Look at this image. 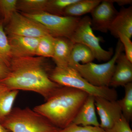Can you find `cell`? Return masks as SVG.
Masks as SVG:
<instances>
[{"label": "cell", "instance_id": "6da1fadb", "mask_svg": "<svg viewBox=\"0 0 132 132\" xmlns=\"http://www.w3.org/2000/svg\"><path fill=\"white\" fill-rule=\"evenodd\" d=\"M45 58L33 56L13 58L6 78L0 81L17 90L35 92L47 100L61 86L50 79Z\"/></svg>", "mask_w": 132, "mask_h": 132}, {"label": "cell", "instance_id": "7a4b0ae2", "mask_svg": "<svg viewBox=\"0 0 132 132\" xmlns=\"http://www.w3.org/2000/svg\"><path fill=\"white\" fill-rule=\"evenodd\" d=\"M89 95L72 88L61 86L34 110L60 129L72 123Z\"/></svg>", "mask_w": 132, "mask_h": 132}, {"label": "cell", "instance_id": "3957f363", "mask_svg": "<svg viewBox=\"0 0 132 132\" xmlns=\"http://www.w3.org/2000/svg\"><path fill=\"white\" fill-rule=\"evenodd\" d=\"M50 79L61 86L72 88L94 97H101L111 101L117 100L116 90L110 87H98L85 79L78 71L70 66L55 67L49 73Z\"/></svg>", "mask_w": 132, "mask_h": 132}, {"label": "cell", "instance_id": "277c9868", "mask_svg": "<svg viewBox=\"0 0 132 132\" xmlns=\"http://www.w3.org/2000/svg\"><path fill=\"white\" fill-rule=\"evenodd\" d=\"M0 123L10 132H57L60 129L28 107L13 108Z\"/></svg>", "mask_w": 132, "mask_h": 132}, {"label": "cell", "instance_id": "5b68a950", "mask_svg": "<svg viewBox=\"0 0 132 132\" xmlns=\"http://www.w3.org/2000/svg\"><path fill=\"white\" fill-rule=\"evenodd\" d=\"M124 51L123 44L119 40L113 56L106 63L97 64L92 62L86 64H76L70 67L75 69L81 76L93 86L109 87L116 61Z\"/></svg>", "mask_w": 132, "mask_h": 132}, {"label": "cell", "instance_id": "8992f818", "mask_svg": "<svg viewBox=\"0 0 132 132\" xmlns=\"http://www.w3.org/2000/svg\"><path fill=\"white\" fill-rule=\"evenodd\" d=\"M22 14L44 26L55 38L64 37L71 39L81 19L80 17L60 16L46 12Z\"/></svg>", "mask_w": 132, "mask_h": 132}, {"label": "cell", "instance_id": "52a82bcc", "mask_svg": "<svg viewBox=\"0 0 132 132\" xmlns=\"http://www.w3.org/2000/svg\"><path fill=\"white\" fill-rule=\"evenodd\" d=\"M71 39L74 43L86 45L92 50L95 59L99 61H108L114 54L112 48L105 50L101 47L100 42L102 39L95 35L91 25V17L86 16L81 18Z\"/></svg>", "mask_w": 132, "mask_h": 132}, {"label": "cell", "instance_id": "ba28073f", "mask_svg": "<svg viewBox=\"0 0 132 132\" xmlns=\"http://www.w3.org/2000/svg\"><path fill=\"white\" fill-rule=\"evenodd\" d=\"M4 29L7 36L40 38L50 34L42 25L17 11L14 13L9 22L4 26Z\"/></svg>", "mask_w": 132, "mask_h": 132}, {"label": "cell", "instance_id": "9c48e42d", "mask_svg": "<svg viewBox=\"0 0 132 132\" xmlns=\"http://www.w3.org/2000/svg\"><path fill=\"white\" fill-rule=\"evenodd\" d=\"M113 0H104L91 12L93 30L106 33L118 14Z\"/></svg>", "mask_w": 132, "mask_h": 132}, {"label": "cell", "instance_id": "30bf717a", "mask_svg": "<svg viewBox=\"0 0 132 132\" xmlns=\"http://www.w3.org/2000/svg\"><path fill=\"white\" fill-rule=\"evenodd\" d=\"M95 101L96 111L100 120V126L104 130L112 127L123 115L117 100L111 101L95 97Z\"/></svg>", "mask_w": 132, "mask_h": 132}, {"label": "cell", "instance_id": "8fae6325", "mask_svg": "<svg viewBox=\"0 0 132 132\" xmlns=\"http://www.w3.org/2000/svg\"><path fill=\"white\" fill-rule=\"evenodd\" d=\"M13 58L35 56L40 38L7 36Z\"/></svg>", "mask_w": 132, "mask_h": 132}, {"label": "cell", "instance_id": "7c38bea8", "mask_svg": "<svg viewBox=\"0 0 132 132\" xmlns=\"http://www.w3.org/2000/svg\"><path fill=\"white\" fill-rule=\"evenodd\" d=\"M132 82V63L127 59L125 54L120 55L116 61L110 86H123Z\"/></svg>", "mask_w": 132, "mask_h": 132}, {"label": "cell", "instance_id": "4fadbf2b", "mask_svg": "<svg viewBox=\"0 0 132 132\" xmlns=\"http://www.w3.org/2000/svg\"><path fill=\"white\" fill-rule=\"evenodd\" d=\"M109 31L111 34L118 38L119 34H121L131 39L132 36V7H123L118 12Z\"/></svg>", "mask_w": 132, "mask_h": 132}, {"label": "cell", "instance_id": "5bb4252c", "mask_svg": "<svg viewBox=\"0 0 132 132\" xmlns=\"http://www.w3.org/2000/svg\"><path fill=\"white\" fill-rule=\"evenodd\" d=\"M72 123L81 126H100L96 115L94 97L88 95Z\"/></svg>", "mask_w": 132, "mask_h": 132}, {"label": "cell", "instance_id": "9a60e30c", "mask_svg": "<svg viewBox=\"0 0 132 132\" xmlns=\"http://www.w3.org/2000/svg\"><path fill=\"white\" fill-rule=\"evenodd\" d=\"M74 44L69 38H55L54 50L52 59L56 67H64L69 66L70 55Z\"/></svg>", "mask_w": 132, "mask_h": 132}, {"label": "cell", "instance_id": "2e32d148", "mask_svg": "<svg viewBox=\"0 0 132 132\" xmlns=\"http://www.w3.org/2000/svg\"><path fill=\"white\" fill-rule=\"evenodd\" d=\"M19 92L0 82V122L11 112Z\"/></svg>", "mask_w": 132, "mask_h": 132}, {"label": "cell", "instance_id": "e0dca14e", "mask_svg": "<svg viewBox=\"0 0 132 132\" xmlns=\"http://www.w3.org/2000/svg\"><path fill=\"white\" fill-rule=\"evenodd\" d=\"M101 0H78L64 10L63 16L78 17L92 12Z\"/></svg>", "mask_w": 132, "mask_h": 132}, {"label": "cell", "instance_id": "ac0fdd59", "mask_svg": "<svg viewBox=\"0 0 132 132\" xmlns=\"http://www.w3.org/2000/svg\"><path fill=\"white\" fill-rule=\"evenodd\" d=\"M94 59L93 53L89 48L81 43H75L70 55L69 66L80 64V62L81 64H88L93 62Z\"/></svg>", "mask_w": 132, "mask_h": 132}, {"label": "cell", "instance_id": "d6986e66", "mask_svg": "<svg viewBox=\"0 0 132 132\" xmlns=\"http://www.w3.org/2000/svg\"><path fill=\"white\" fill-rule=\"evenodd\" d=\"M48 0L18 1L17 10L22 13L34 14L46 12Z\"/></svg>", "mask_w": 132, "mask_h": 132}, {"label": "cell", "instance_id": "ffe728a7", "mask_svg": "<svg viewBox=\"0 0 132 132\" xmlns=\"http://www.w3.org/2000/svg\"><path fill=\"white\" fill-rule=\"evenodd\" d=\"M12 57L11 47L4 26L0 22V61L9 67Z\"/></svg>", "mask_w": 132, "mask_h": 132}, {"label": "cell", "instance_id": "44dd1931", "mask_svg": "<svg viewBox=\"0 0 132 132\" xmlns=\"http://www.w3.org/2000/svg\"><path fill=\"white\" fill-rule=\"evenodd\" d=\"M55 37L50 34L40 38L35 52V56L52 58L54 50Z\"/></svg>", "mask_w": 132, "mask_h": 132}, {"label": "cell", "instance_id": "7402d4cb", "mask_svg": "<svg viewBox=\"0 0 132 132\" xmlns=\"http://www.w3.org/2000/svg\"><path fill=\"white\" fill-rule=\"evenodd\" d=\"M125 95L122 99L118 100L122 114L128 121L132 118V82L124 86Z\"/></svg>", "mask_w": 132, "mask_h": 132}, {"label": "cell", "instance_id": "603a6c76", "mask_svg": "<svg viewBox=\"0 0 132 132\" xmlns=\"http://www.w3.org/2000/svg\"><path fill=\"white\" fill-rule=\"evenodd\" d=\"M17 0H0V18L4 26L17 11Z\"/></svg>", "mask_w": 132, "mask_h": 132}, {"label": "cell", "instance_id": "cb8c5ba5", "mask_svg": "<svg viewBox=\"0 0 132 132\" xmlns=\"http://www.w3.org/2000/svg\"><path fill=\"white\" fill-rule=\"evenodd\" d=\"M78 0H48L46 12L55 15L63 16L65 10Z\"/></svg>", "mask_w": 132, "mask_h": 132}, {"label": "cell", "instance_id": "d4e9b609", "mask_svg": "<svg viewBox=\"0 0 132 132\" xmlns=\"http://www.w3.org/2000/svg\"><path fill=\"white\" fill-rule=\"evenodd\" d=\"M57 132H105L100 126H81L72 123L68 126L60 129Z\"/></svg>", "mask_w": 132, "mask_h": 132}, {"label": "cell", "instance_id": "484cf974", "mask_svg": "<svg viewBox=\"0 0 132 132\" xmlns=\"http://www.w3.org/2000/svg\"><path fill=\"white\" fill-rule=\"evenodd\" d=\"M129 122L122 115L112 127L104 130L105 132H132Z\"/></svg>", "mask_w": 132, "mask_h": 132}, {"label": "cell", "instance_id": "4316f807", "mask_svg": "<svg viewBox=\"0 0 132 132\" xmlns=\"http://www.w3.org/2000/svg\"><path fill=\"white\" fill-rule=\"evenodd\" d=\"M118 38L123 44L126 57L132 63V42L131 39L121 34H119Z\"/></svg>", "mask_w": 132, "mask_h": 132}, {"label": "cell", "instance_id": "83f0119b", "mask_svg": "<svg viewBox=\"0 0 132 132\" xmlns=\"http://www.w3.org/2000/svg\"><path fill=\"white\" fill-rule=\"evenodd\" d=\"M9 72V67L0 61V81L6 78Z\"/></svg>", "mask_w": 132, "mask_h": 132}, {"label": "cell", "instance_id": "f1b7e54d", "mask_svg": "<svg viewBox=\"0 0 132 132\" xmlns=\"http://www.w3.org/2000/svg\"><path fill=\"white\" fill-rule=\"evenodd\" d=\"M114 3H116L118 5L121 6L131 4L132 1L131 0H113Z\"/></svg>", "mask_w": 132, "mask_h": 132}, {"label": "cell", "instance_id": "f546056e", "mask_svg": "<svg viewBox=\"0 0 132 132\" xmlns=\"http://www.w3.org/2000/svg\"><path fill=\"white\" fill-rule=\"evenodd\" d=\"M0 132H10L0 123Z\"/></svg>", "mask_w": 132, "mask_h": 132}, {"label": "cell", "instance_id": "4dcf8cb0", "mask_svg": "<svg viewBox=\"0 0 132 132\" xmlns=\"http://www.w3.org/2000/svg\"><path fill=\"white\" fill-rule=\"evenodd\" d=\"M1 21V18H0V22Z\"/></svg>", "mask_w": 132, "mask_h": 132}]
</instances>
